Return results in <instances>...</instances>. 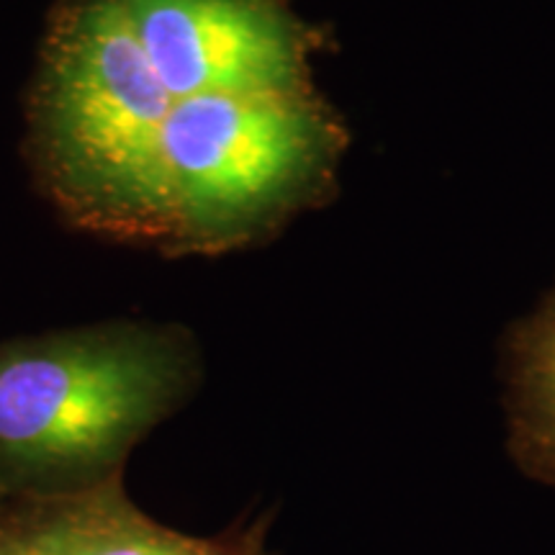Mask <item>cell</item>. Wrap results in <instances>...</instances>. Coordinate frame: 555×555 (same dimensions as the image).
<instances>
[{
    "label": "cell",
    "instance_id": "cell-3",
    "mask_svg": "<svg viewBox=\"0 0 555 555\" xmlns=\"http://www.w3.org/2000/svg\"><path fill=\"white\" fill-rule=\"evenodd\" d=\"M347 131L317 88L208 93L152 137L134 242L219 255L330 198Z\"/></svg>",
    "mask_w": 555,
    "mask_h": 555
},
{
    "label": "cell",
    "instance_id": "cell-2",
    "mask_svg": "<svg viewBox=\"0 0 555 555\" xmlns=\"http://www.w3.org/2000/svg\"><path fill=\"white\" fill-rule=\"evenodd\" d=\"M201 380V347L183 324L114 319L0 339V499L124 478L131 450Z\"/></svg>",
    "mask_w": 555,
    "mask_h": 555
},
{
    "label": "cell",
    "instance_id": "cell-4",
    "mask_svg": "<svg viewBox=\"0 0 555 555\" xmlns=\"http://www.w3.org/2000/svg\"><path fill=\"white\" fill-rule=\"evenodd\" d=\"M270 522L189 535L144 515L116 478L80 494L0 499V555H275Z\"/></svg>",
    "mask_w": 555,
    "mask_h": 555
},
{
    "label": "cell",
    "instance_id": "cell-5",
    "mask_svg": "<svg viewBox=\"0 0 555 555\" xmlns=\"http://www.w3.org/2000/svg\"><path fill=\"white\" fill-rule=\"evenodd\" d=\"M509 453L519 470L555 489V288L504 343Z\"/></svg>",
    "mask_w": 555,
    "mask_h": 555
},
{
    "label": "cell",
    "instance_id": "cell-1",
    "mask_svg": "<svg viewBox=\"0 0 555 555\" xmlns=\"http://www.w3.org/2000/svg\"><path fill=\"white\" fill-rule=\"evenodd\" d=\"M327 31L288 0H57L26 139L65 217L131 242L152 137L208 93L314 88Z\"/></svg>",
    "mask_w": 555,
    "mask_h": 555
}]
</instances>
